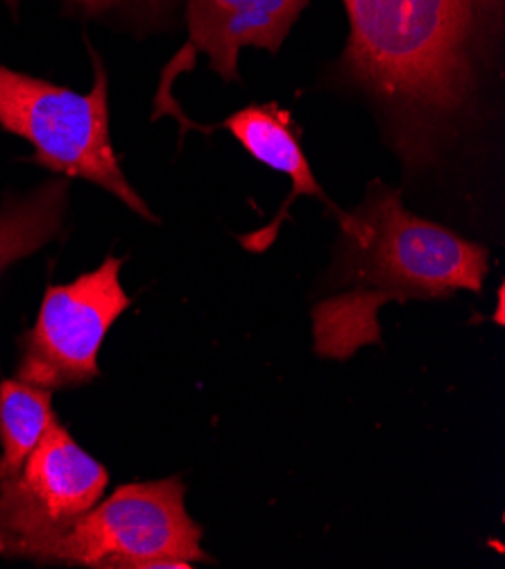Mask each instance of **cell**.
Listing matches in <instances>:
<instances>
[{
    "instance_id": "6da1fadb",
    "label": "cell",
    "mask_w": 505,
    "mask_h": 569,
    "mask_svg": "<svg viewBox=\"0 0 505 569\" xmlns=\"http://www.w3.org/2000/svg\"><path fill=\"white\" fill-rule=\"evenodd\" d=\"M335 216L341 222L335 291L311 313L317 357L347 361L365 346H381L378 311L387 302L483 289L489 252L411 213L397 189L372 182L361 204Z\"/></svg>"
},
{
    "instance_id": "7a4b0ae2",
    "label": "cell",
    "mask_w": 505,
    "mask_h": 569,
    "mask_svg": "<svg viewBox=\"0 0 505 569\" xmlns=\"http://www.w3.org/2000/svg\"><path fill=\"white\" fill-rule=\"evenodd\" d=\"M345 78L400 130V150L422 161L476 87L469 0H343Z\"/></svg>"
},
{
    "instance_id": "3957f363",
    "label": "cell",
    "mask_w": 505,
    "mask_h": 569,
    "mask_svg": "<svg viewBox=\"0 0 505 569\" xmlns=\"http://www.w3.org/2000/svg\"><path fill=\"white\" fill-rule=\"evenodd\" d=\"M89 54L95 76L87 93L0 67V128L34 148V163L64 178L87 180L117 196L143 220L159 222L123 173L109 130L107 71L91 46Z\"/></svg>"
},
{
    "instance_id": "277c9868",
    "label": "cell",
    "mask_w": 505,
    "mask_h": 569,
    "mask_svg": "<svg viewBox=\"0 0 505 569\" xmlns=\"http://www.w3.org/2000/svg\"><path fill=\"white\" fill-rule=\"evenodd\" d=\"M184 495L180 477L121 486L87 510L37 562L93 569H191L211 562Z\"/></svg>"
},
{
    "instance_id": "5b68a950",
    "label": "cell",
    "mask_w": 505,
    "mask_h": 569,
    "mask_svg": "<svg viewBox=\"0 0 505 569\" xmlns=\"http://www.w3.org/2000/svg\"><path fill=\"white\" fill-rule=\"evenodd\" d=\"M107 470L54 418L23 468L0 481V556L39 560L104 495Z\"/></svg>"
},
{
    "instance_id": "8992f818",
    "label": "cell",
    "mask_w": 505,
    "mask_h": 569,
    "mask_svg": "<svg viewBox=\"0 0 505 569\" xmlns=\"http://www.w3.org/2000/svg\"><path fill=\"white\" fill-rule=\"evenodd\" d=\"M123 259L107 257L100 268L71 283L46 289L39 316L23 333L17 366L19 381L67 390L100 375L98 355L104 336L132 305L121 283Z\"/></svg>"
},
{
    "instance_id": "52a82bcc",
    "label": "cell",
    "mask_w": 505,
    "mask_h": 569,
    "mask_svg": "<svg viewBox=\"0 0 505 569\" xmlns=\"http://www.w3.org/2000/svg\"><path fill=\"white\" fill-rule=\"evenodd\" d=\"M309 3L311 0H186L189 43L178 52L175 62L163 71L154 102V119L161 113H173L184 130H200V126L184 117L180 104L173 102V78L184 69H191L195 54L204 52L211 69L222 80H239V52L243 48L279 52Z\"/></svg>"
},
{
    "instance_id": "ba28073f",
    "label": "cell",
    "mask_w": 505,
    "mask_h": 569,
    "mask_svg": "<svg viewBox=\"0 0 505 569\" xmlns=\"http://www.w3.org/2000/svg\"><path fill=\"white\" fill-rule=\"evenodd\" d=\"M224 130H230V134L261 163L267 168L276 170L291 180L293 191L286 198L272 218L270 224H265L263 230H256L252 234L241 237V243L252 250V252H263L267 250L276 234L279 227L286 220L293 202L302 196L317 198L322 204H326L333 213H339L341 209L331 202V198L324 193L320 182L315 180L313 168L300 146V137L295 132L291 113L276 104H250L224 121Z\"/></svg>"
},
{
    "instance_id": "9c48e42d",
    "label": "cell",
    "mask_w": 505,
    "mask_h": 569,
    "mask_svg": "<svg viewBox=\"0 0 505 569\" xmlns=\"http://www.w3.org/2000/svg\"><path fill=\"white\" fill-rule=\"evenodd\" d=\"M69 184L52 180L0 207V268L34 254L60 234Z\"/></svg>"
},
{
    "instance_id": "30bf717a",
    "label": "cell",
    "mask_w": 505,
    "mask_h": 569,
    "mask_svg": "<svg viewBox=\"0 0 505 569\" xmlns=\"http://www.w3.org/2000/svg\"><path fill=\"white\" fill-rule=\"evenodd\" d=\"M54 418L52 390L19 379L0 383V481L23 468Z\"/></svg>"
},
{
    "instance_id": "8fae6325",
    "label": "cell",
    "mask_w": 505,
    "mask_h": 569,
    "mask_svg": "<svg viewBox=\"0 0 505 569\" xmlns=\"http://www.w3.org/2000/svg\"><path fill=\"white\" fill-rule=\"evenodd\" d=\"M67 3L89 17H98V14H104L107 10L119 8L123 0H67Z\"/></svg>"
},
{
    "instance_id": "7c38bea8",
    "label": "cell",
    "mask_w": 505,
    "mask_h": 569,
    "mask_svg": "<svg viewBox=\"0 0 505 569\" xmlns=\"http://www.w3.org/2000/svg\"><path fill=\"white\" fill-rule=\"evenodd\" d=\"M476 26L492 21V17L503 8V0H469Z\"/></svg>"
}]
</instances>
